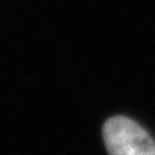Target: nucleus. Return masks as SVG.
I'll use <instances>...</instances> for the list:
<instances>
[{"label": "nucleus", "instance_id": "1", "mask_svg": "<svg viewBox=\"0 0 155 155\" xmlns=\"http://www.w3.org/2000/svg\"><path fill=\"white\" fill-rule=\"evenodd\" d=\"M103 136L109 155H155V143L147 131L125 116L109 119Z\"/></svg>", "mask_w": 155, "mask_h": 155}]
</instances>
